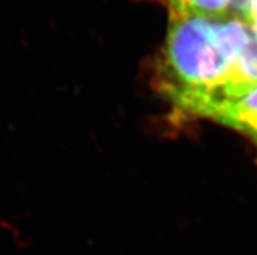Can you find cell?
I'll return each instance as SVG.
<instances>
[{
	"label": "cell",
	"instance_id": "4",
	"mask_svg": "<svg viewBox=\"0 0 257 255\" xmlns=\"http://www.w3.org/2000/svg\"><path fill=\"white\" fill-rule=\"evenodd\" d=\"M240 19L251 26L257 36V0H245Z\"/></svg>",
	"mask_w": 257,
	"mask_h": 255
},
{
	"label": "cell",
	"instance_id": "1",
	"mask_svg": "<svg viewBox=\"0 0 257 255\" xmlns=\"http://www.w3.org/2000/svg\"><path fill=\"white\" fill-rule=\"evenodd\" d=\"M156 86L179 113L210 119L257 86V36L234 16L170 17Z\"/></svg>",
	"mask_w": 257,
	"mask_h": 255
},
{
	"label": "cell",
	"instance_id": "2",
	"mask_svg": "<svg viewBox=\"0 0 257 255\" xmlns=\"http://www.w3.org/2000/svg\"><path fill=\"white\" fill-rule=\"evenodd\" d=\"M210 120L236 130L257 145V86L243 97L223 104Z\"/></svg>",
	"mask_w": 257,
	"mask_h": 255
},
{
	"label": "cell",
	"instance_id": "3",
	"mask_svg": "<svg viewBox=\"0 0 257 255\" xmlns=\"http://www.w3.org/2000/svg\"><path fill=\"white\" fill-rule=\"evenodd\" d=\"M170 17L234 16L241 0H162Z\"/></svg>",
	"mask_w": 257,
	"mask_h": 255
},
{
	"label": "cell",
	"instance_id": "5",
	"mask_svg": "<svg viewBox=\"0 0 257 255\" xmlns=\"http://www.w3.org/2000/svg\"><path fill=\"white\" fill-rule=\"evenodd\" d=\"M244 3H245V0H241V3H240V7H239V11H238V15H236V17H238V19H240L241 11H243V7H244Z\"/></svg>",
	"mask_w": 257,
	"mask_h": 255
}]
</instances>
